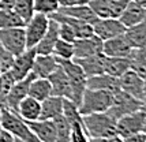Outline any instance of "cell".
I'll list each match as a JSON object with an SVG mask.
<instances>
[{
    "label": "cell",
    "instance_id": "cell-45",
    "mask_svg": "<svg viewBox=\"0 0 146 142\" xmlns=\"http://www.w3.org/2000/svg\"><path fill=\"white\" fill-rule=\"evenodd\" d=\"M143 96H145V103H146V78L143 79Z\"/></svg>",
    "mask_w": 146,
    "mask_h": 142
},
{
    "label": "cell",
    "instance_id": "cell-20",
    "mask_svg": "<svg viewBox=\"0 0 146 142\" xmlns=\"http://www.w3.org/2000/svg\"><path fill=\"white\" fill-rule=\"evenodd\" d=\"M21 119H23L26 123L34 122L40 119L41 113V103L30 96H26L21 103L18 104V108L15 112Z\"/></svg>",
    "mask_w": 146,
    "mask_h": 142
},
{
    "label": "cell",
    "instance_id": "cell-7",
    "mask_svg": "<svg viewBox=\"0 0 146 142\" xmlns=\"http://www.w3.org/2000/svg\"><path fill=\"white\" fill-rule=\"evenodd\" d=\"M146 123V113L142 109L131 112L128 115L121 116L116 120V134L121 139L133 135L135 133L143 131V126Z\"/></svg>",
    "mask_w": 146,
    "mask_h": 142
},
{
    "label": "cell",
    "instance_id": "cell-28",
    "mask_svg": "<svg viewBox=\"0 0 146 142\" xmlns=\"http://www.w3.org/2000/svg\"><path fill=\"white\" fill-rule=\"evenodd\" d=\"M128 60H130V70H133L142 79H145L146 78V46L133 48L131 53L128 55Z\"/></svg>",
    "mask_w": 146,
    "mask_h": 142
},
{
    "label": "cell",
    "instance_id": "cell-22",
    "mask_svg": "<svg viewBox=\"0 0 146 142\" xmlns=\"http://www.w3.org/2000/svg\"><path fill=\"white\" fill-rule=\"evenodd\" d=\"M64 98L51 96L41 101V113L38 120H53L55 117L63 115Z\"/></svg>",
    "mask_w": 146,
    "mask_h": 142
},
{
    "label": "cell",
    "instance_id": "cell-41",
    "mask_svg": "<svg viewBox=\"0 0 146 142\" xmlns=\"http://www.w3.org/2000/svg\"><path fill=\"white\" fill-rule=\"evenodd\" d=\"M92 142H123L120 137H111V138H102V139H92Z\"/></svg>",
    "mask_w": 146,
    "mask_h": 142
},
{
    "label": "cell",
    "instance_id": "cell-31",
    "mask_svg": "<svg viewBox=\"0 0 146 142\" xmlns=\"http://www.w3.org/2000/svg\"><path fill=\"white\" fill-rule=\"evenodd\" d=\"M53 122H55V127H56V142H70L71 126L68 120L64 117V115L55 117Z\"/></svg>",
    "mask_w": 146,
    "mask_h": 142
},
{
    "label": "cell",
    "instance_id": "cell-27",
    "mask_svg": "<svg viewBox=\"0 0 146 142\" xmlns=\"http://www.w3.org/2000/svg\"><path fill=\"white\" fill-rule=\"evenodd\" d=\"M130 70V60L128 58H105L104 72L111 77L120 78L126 71Z\"/></svg>",
    "mask_w": 146,
    "mask_h": 142
},
{
    "label": "cell",
    "instance_id": "cell-6",
    "mask_svg": "<svg viewBox=\"0 0 146 142\" xmlns=\"http://www.w3.org/2000/svg\"><path fill=\"white\" fill-rule=\"evenodd\" d=\"M142 104L143 103H141L139 100L134 98L133 96L119 90L113 94L112 105L109 107L107 113L111 115L115 120H117V119H120L124 115H128V113L135 112V111H139L142 108Z\"/></svg>",
    "mask_w": 146,
    "mask_h": 142
},
{
    "label": "cell",
    "instance_id": "cell-15",
    "mask_svg": "<svg viewBox=\"0 0 146 142\" xmlns=\"http://www.w3.org/2000/svg\"><path fill=\"white\" fill-rule=\"evenodd\" d=\"M72 45H74V59L88 58L92 55L102 53V40H100L94 34L88 38L75 40Z\"/></svg>",
    "mask_w": 146,
    "mask_h": 142
},
{
    "label": "cell",
    "instance_id": "cell-50",
    "mask_svg": "<svg viewBox=\"0 0 146 142\" xmlns=\"http://www.w3.org/2000/svg\"><path fill=\"white\" fill-rule=\"evenodd\" d=\"M0 72H1V64H0Z\"/></svg>",
    "mask_w": 146,
    "mask_h": 142
},
{
    "label": "cell",
    "instance_id": "cell-46",
    "mask_svg": "<svg viewBox=\"0 0 146 142\" xmlns=\"http://www.w3.org/2000/svg\"><path fill=\"white\" fill-rule=\"evenodd\" d=\"M3 92V79H1V72H0V94Z\"/></svg>",
    "mask_w": 146,
    "mask_h": 142
},
{
    "label": "cell",
    "instance_id": "cell-44",
    "mask_svg": "<svg viewBox=\"0 0 146 142\" xmlns=\"http://www.w3.org/2000/svg\"><path fill=\"white\" fill-rule=\"evenodd\" d=\"M90 0H76V4H89Z\"/></svg>",
    "mask_w": 146,
    "mask_h": 142
},
{
    "label": "cell",
    "instance_id": "cell-25",
    "mask_svg": "<svg viewBox=\"0 0 146 142\" xmlns=\"http://www.w3.org/2000/svg\"><path fill=\"white\" fill-rule=\"evenodd\" d=\"M124 36L127 38L128 44L131 45V48L146 46V17L141 21L138 25L126 29Z\"/></svg>",
    "mask_w": 146,
    "mask_h": 142
},
{
    "label": "cell",
    "instance_id": "cell-18",
    "mask_svg": "<svg viewBox=\"0 0 146 142\" xmlns=\"http://www.w3.org/2000/svg\"><path fill=\"white\" fill-rule=\"evenodd\" d=\"M27 124L38 142H56V127L53 120H34Z\"/></svg>",
    "mask_w": 146,
    "mask_h": 142
},
{
    "label": "cell",
    "instance_id": "cell-30",
    "mask_svg": "<svg viewBox=\"0 0 146 142\" xmlns=\"http://www.w3.org/2000/svg\"><path fill=\"white\" fill-rule=\"evenodd\" d=\"M52 55L57 59V60H72L74 59V45L72 42H67L64 40H57Z\"/></svg>",
    "mask_w": 146,
    "mask_h": 142
},
{
    "label": "cell",
    "instance_id": "cell-14",
    "mask_svg": "<svg viewBox=\"0 0 146 142\" xmlns=\"http://www.w3.org/2000/svg\"><path fill=\"white\" fill-rule=\"evenodd\" d=\"M48 81L51 84L52 96L62 97V98H66V100H71L70 82H68V78L66 75L64 70L62 68V66L59 64L56 70L48 75Z\"/></svg>",
    "mask_w": 146,
    "mask_h": 142
},
{
    "label": "cell",
    "instance_id": "cell-24",
    "mask_svg": "<svg viewBox=\"0 0 146 142\" xmlns=\"http://www.w3.org/2000/svg\"><path fill=\"white\" fill-rule=\"evenodd\" d=\"M57 13L71 17V18H75L78 21H82V22H88V23H93L97 17L94 15V13L92 11L88 4H75V6L71 7H64V8H59Z\"/></svg>",
    "mask_w": 146,
    "mask_h": 142
},
{
    "label": "cell",
    "instance_id": "cell-1",
    "mask_svg": "<svg viewBox=\"0 0 146 142\" xmlns=\"http://www.w3.org/2000/svg\"><path fill=\"white\" fill-rule=\"evenodd\" d=\"M85 130L90 139H102L116 137V120L107 112L90 113L82 116Z\"/></svg>",
    "mask_w": 146,
    "mask_h": 142
},
{
    "label": "cell",
    "instance_id": "cell-8",
    "mask_svg": "<svg viewBox=\"0 0 146 142\" xmlns=\"http://www.w3.org/2000/svg\"><path fill=\"white\" fill-rule=\"evenodd\" d=\"M48 25H49V17L40 13H34V15L25 25L26 46L27 48H34L40 42V40L46 33Z\"/></svg>",
    "mask_w": 146,
    "mask_h": 142
},
{
    "label": "cell",
    "instance_id": "cell-3",
    "mask_svg": "<svg viewBox=\"0 0 146 142\" xmlns=\"http://www.w3.org/2000/svg\"><path fill=\"white\" fill-rule=\"evenodd\" d=\"M0 127L10 133L15 139L25 142H38L29 124L10 109H0Z\"/></svg>",
    "mask_w": 146,
    "mask_h": 142
},
{
    "label": "cell",
    "instance_id": "cell-32",
    "mask_svg": "<svg viewBox=\"0 0 146 142\" xmlns=\"http://www.w3.org/2000/svg\"><path fill=\"white\" fill-rule=\"evenodd\" d=\"M13 10L26 23L34 15V0H15Z\"/></svg>",
    "mask_w": 146,
    "mask_h": 142
},
{
    "label": "cell",
    "instance_id": "cell-47",
    "mask_svg": "<svg viewBox=\"0 0 146 142\" xmlns=\"http://www.w3.org/2000/svg\"><path fill=\"white\" fill-rule=\"evenodd\" d=\"M141 109H142V111H143V112L146 113V103H145V104H142V108H141Z\"/></svg>",
    "mask_w": 146,
    "mask_h": 142
},
{
    "label": "cell",
    "instance_id": "cell-36",
    "mask_svg": "<svg viewBox=\"0 0 146 142\" xmlns=\"http://www.w3.org/2000/svg\"><path fill=\"white\" fill-rule=\"evenodd\" d=\"M57 23H59V38L67 42H74L76 40L74 29L66 22H57Z\"/></svg>",
    "mask_w": 146,
    "mask_h": 142
},
{
    "label": "cell",
    "instance_id": "cell-35",
    "mask_svg": "<svg viewBox=\"0 0 146 142\" xmlns=\"http://www.w3.org/2000/svg\"><path fill=\"white\" fill-rule=\"evenodd\" d=\"M88 6L92 8L97 18H112L108 0H90Z\"/></svg>",
    "mask_w": 146,
    "mask_h": 142
},
{
    "label": "cell",
    "instance_id": "cell-11",
    "mask_svg": "<svg viewBox=\"0 0 146 142\" xmlns=\"http://www.w3.org/2000/svg\"><path fill=\"white\" fill-rule=\"evenodd\" d=\"M36 55L37 53H36L34 48H27L23 53H21V55L14 58V62H13L11 68H10V72L13 74L15 81H21V79L26 78L32 72Z\"/></svg>",
    "mask_w": 146,
    "mask_h": 142
},
{
    "label": "cell",
    "instance_id": "cell-13",
    "mask_svg": "<svg viewBox=\"0 0 146 142\" xmlns=\"http://www.w3.org/2000/svg\"><path fill=\"white\" fill-rule=\"evenodd\" d=\"M133 48L124 34L102 41V53L108 58H128Z\"/></svg>",
    "mask_w": 146,
    "mask_h": 142
},
{
    "label": "cell",
    "instance_id": "cell-2",
    "mask_svg": "<svg viewBox=\"0 0 146 142\" xmlns=\"http://www.w3.org/2000/svg\"><path fill=\"white\" fill-rule=\"evenodd\" d=\"M113 94L107 90H94V89H85L83 92L81 104L78 105L79 113L90 115V113H100V112H107L109 107L112 105Z\"/></svg>",
    "mask_w": 146,
    "mask_h": 142
},
{
    "label": "cell",
    "instance_id": "cell-21",
    "mask_svg": "<svg viewBox=\"0 0 146 142\" xmlns=\"http://www.w3.org/2000/svg\"><path fill=\"white\" fill-rule=\"evenodd\" d=\"M57 59L53 55H36L32 72L37 78H48L57 68Z\"/></svg>",
    "mask_w": 146,
    "mask_h": 142
},
{
    "label": "cell",
    "instance_id": "cell-49",
    "mask_svg": "<svg viewBox=\"0 0 146 142\" xmlns=\"http://www.w3.org/2000/svg\"><path fill=\"white\" fill-rule=\"evenodd\" d=\"M14 142H25V141H21V139H15Z\"/></svg>",
    "mask_w": 146,
    "mask_h": 142
},
{
    "label": "cell",
    "instance_id": "cell-4",
    "mask_svg": "<svg viewBox=\"0 0 146 142\" xmlns=\"http://www.w3.org/2000/svg\"><path fill=\"white\" fill-rule=\"evenodd\" d=\"M57 63L62 66L66 75L68 78L71 88V100L76 107L81 104L83 92L86 89V75L83 74L82 68L76 64L74 60H57Z\"/></svg>",
    "mask_w": 146,
    "mask_h": 142
},
{
    "label": "cell",
    "instance_id": "cell-17",
    "mask_svg": "<svg viewBox=\"0 0 146 142\" xmlns=\"http://www.w3.org/2000/svg\"><path fill=\"white\" fill-rule=\"evenodd\" d=\"M105 55L104 53H98V55H92L88 58H81V59H72L76 64L82 68L83 74L86 78L94 77L98 74L104 72V64H105Z\"/></svg>",
    "mask_w": 146,
    "mask_h": 142
},
{
    "label": "cell",
    "instance_id": "cell-16",
    "mask_svg": "<svg viewBox=\"0 0 146 142\" xmlns=\"http://www.w3.org/2000/svg\"><path fill=\"white\" fill-rule=\"evenodd\" d=\"M59 40V23L55 19L49 18V25L46 29L44 37L40 40L37 45L34 46L37 55H52L53 46Z\"/></svg>",
    "mask_w": 146,
    "mask_h": 142
},
{
    "label": "cell",
    "instance_id": "cell-48",
    "mask_svg": "<svg viewBox=\"0 0 146 142\" xmlns=\"http://www.w3.org/2000/svg\"><path fill=\"white\" fill-rule=\"evenodd\" d=\"M143 133L146 134V123H145V126H143Z\"/></svg>",
    "mask_w": 146,
    "mask_h": 142
},
{
    "label": "cell",
    "instance_id": "cell-19",
    "mask_svg": "<svg viewBox=\"0 0 146 142\" xmlns=\"http://www.w3.org/2000/svg\"><path fill=\"white\" fill-rule=\"evenodd\" d=\"M86 88L88 89H94V90H107L111 92L112 94L120 90L119 78L111 77L105 72L94 75V77H89L86 79Z\"/></svg>",
    "mask_w": 146,
    "mask_h": 142
},
{
    "label": "cell",
    "instance_id": "cell-9",
    "mask_svg": "<svg viewBox=\"0 0 146 142\" xmlns=\"http://www.w3.org/2000/svg\"><path fill=\"white\" fill-rule=\"evenodd\" d=\"M92 26L94 36L102 41L124 34L126 32V26L119 21V18H97Z\"/></svg>",
    "mask_w": 146,
    "mask_h": 142
},
{
    "label": "cell",
    "instance_id": "cell-40",
    "mask_svg": "<svg viewBox=\"0 0 146 142\" xmlns=\"http://www.w3.org/2000/svg\"><path fill=\"white\" fill-rule=\"evenodd\" d=\"M15 0H0V8L1 10H13Z\"/></svg>",
    "mask_w": 146,
    "mask_h": 142
},
{
    "label": "cell",
    "instance_id": "cell-34",
    "mask_svg": "<svg viewBox=\"0 0 146 142\" xmlns=\"http://www.w3.org/2000/svg\"><path fill=\"white\" fill-rule=\"evenodd\" d=\"M71 126V133H70V142H92L90 137L88 135L85 126H83L82 119L72 122Z\"/></svg>",
    "mask_w": 146,
    "mask_h": 142
},
{
    "label": "cell",
    "instance_id": "cell-38",
    "mask_svg": "<svg viewBox=\"0 0 146 142\" xmlns=\"http://www.w3.org/2000/svg\"><path fill=\"white\" fill-rule=\"evenodd\" d=\"M13 62H14V56L0 42V64H1V72L10 70L11 66H13Z\"/></svg>",
    "mask_w": 146,
    "mask_h": 142
},
{
    "label": "cell",
    "instance_id": "cell-39",
    "mask_svg": "<svg viewBox=\"0 0 146 142\" xmlns=\"http://www.w3.org/2000/svg\"><path fill=\"white\" fill-rule=\"evenodd\" d=\"M123 142H146V134L143 131H139V133H135L133 135L124 138Z\"/></svg>",
    "mask_w": 146,
    "mask_h": 142
},
{
    "label": "cell",
    "instance_id": "cell-43",
    "mask_svg": "<svg viewBox=\"0 0 146 142\" xmlns=\"http://www.w3.org/2000/svg\"><path fill=\"white\" fill-rule=\"evenodd\" d=\"M135 3H138L139 6H142L143 8H146V0H134Z\"/></svg>",
    "mask_w": 146,
    "mask_h": 142
},
{
    "label": "cell",
    "instance_id": "cell-10",
    "mask_svg": "<svg viewBox=\"0 0 146 142\" xmlns=\"http://www.w3.org/2000/svg\"><path fill=\"white\" fill-rule=\"evenodd\" d=\"M119 88L121 92L127 93L134 98L139 100L141 103H145V96H143V79L134 72L133 70L126 71L120 78H119Z\"/></svg>",
    "mask_w": 146,
    "mask_h": 142
},
{
    "label": "cell",
    "instance_id": "cell-26",
    "mask_svg": "<svg viewBox=\"0 0 146 142\" xmlns=\"http://www.w3.org/2000/svg\"><path fill=\"white\" fill-rule=\"evenodd\" d=\"M27 96L36 98L37 101H44L45 98L52 96L51 84L48 81V78H33V81L29 85V92Z\"/></svg>",
    "mask_w": 146,
    "mask_h": 142
},
{
    "label": "cell",
    "instance_id": "cell-23",
    "mask_svg": "<svg viewBox=\"0 0 146 142\" xmlns=\"http://www.w3.org/2000/svg\"><path fill=\"white\" fill-rule=\"evenodd\" d=\"M145 17H146V8H143L138 3H135L134 0H131L130 4L126 7V10L119 17V21L126 26V29H128V27H133V26L138 25Z\"/></svg>",
    "mask_w": 146,
    "mask_h": 142
},
{
    "label": "cell",
    "instance_id": "cell-42",
    "mask_svg": "<svg viewBox=\"0 0 146 142\" xmlns=\"http://www.w3.org/2000/svg\"><path fill=\"white\" fill-rule=\"evenodd\" d=\"M59 1V6L60 8H64V7H71L76 4V0H57Z\"/></svg>",
    "mask_w": 146,
    "mask_h": 142
},
{
    "label": "cell",
    "instance_id": "cell-33",
    "mask_svg": "<svg viewBox=\"0 0 146 142\" xmlns=\"http://www.w3.org/2000/svg\"><path fill=\"white\" fill-rule=\"evenodd\" d=\"M59 1L57 0H34V13L44 14L46 17H51L59 11Z\"/></svg>",
    "mask_w": 146,
    "mask_h": 142
},
{
    "label": "cell",
    "instance_id": "cell-37",
    "mask_svg": "<svg viewBox=\"0 0 146 142\" xmlns=\"http://www.w3.org/2000/svg\"><path fill=\"white\" fill-rule=\"evenodd\" d=\"M130 1L131 0H108L112 18H119L121 13L126 10V7L130 4Z\"/></svg>",
    "mask_w": 146,
    "mask_h": 142
},
{
    "label": "cell",
    "instance_id": "cell-5",
    "mask_svg": "<svg viewBox=\"0 0 146 142\" xmlns=\"http://www.w3.org/2000/svg\"><path fill=\"white\" fill-rule=\"evenodd\" d=\"M0 42L14 58L27 49L26 46L25 27H8L0 29Z\"/></svg>",
    "mask_w": 146,
    "mask_h": 142
},
{
    "label": "cell",
    "instance_id": "cell-29",
    "mask_svg": "<svg viewBox=\"0 0 146 142\" xmlns=\"http://www.w3.org/2000/svg\"><path fill=\"white\" fill-rule=\"evenodd\" d=\"M25 22L14 10H1L0 8V29L8 27H25Z\"/></svg>",
    "mask_w": 146,
    "mask_h": 142
},
{
    "label": "cell",
    "instance_id": "cell-12",
    "mask_svg": "<svg viewBox=\"0 0 146 142\" xmlns=\"http://www.w3.org/2000/svg\"><path fill=\"white\" fill-rule=\"evenodd\" d=\"M33 78H36V75H34L33 72H30L26 78L21 79V81H17V82L13 85V88L8 90V93L4 94L7 109L13 111V112H17L18 104L27 96L29 85H30V82L33 81Z\"/></svg>",
    "mask_w": 146,
    "mask_h": 142
}]
</instances>
